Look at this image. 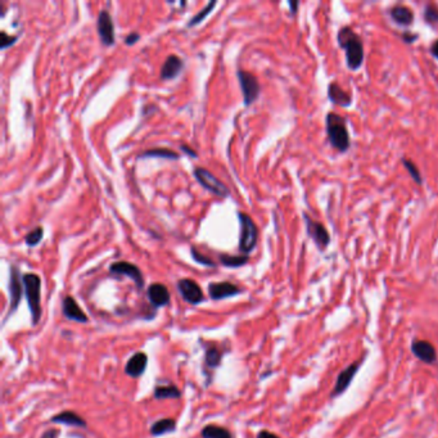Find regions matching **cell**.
<instances>
[{"label": "cell", "mask_w": 438, "mask_h": 438, "mask_svg": "<svg viewBox=\"0 0 438 438\" xmlns=\"http://www.w3.org/2000/svg\"><path fill=\"white\" fill-rule=\"evenodd\" d=\"M337 42L345 51L346 66L350 71L356 72L363 67L365 60V48L359 35L350 26H342L337 32Z\"/></svg>", "instance_id": "obj_1"}, {"label": "cell", "mask_w": 438, "mask_h": 438, "mask_svg": "<svg viewBox=\"0 0 438 438\" xmlns=\"http://www.w3.org/2000/svg\"><path fill=\"white\" fill-rule=\"evenodd\" d=\"M325 132L330 147L339 153H346L351 148V136L346 117L329 111L325 116Z\"/></svg>", "instance_id": "obj_2"}, {"label": "cell", "mask_w": 438, "mask_h": 438, "mask_svg": "<svg viewBox=\"0 0 438 438\" xmlns=\"http://www.w3.org/2000/svg\"><path fill=\"white\" fill-rule=\"evenodd\" d=\"M24 297L27 300L28 310L31 314V323L32 325L39 324L41 319V303H40V292H41V280L39 275L32 273L24 274Z\"/></svg>", "instance_id": "obj_3"}, {"label": "cell", "mask_w": 438, "mask_h": 438, "mask_svg": "<svg viewBox=\"0 0 438 438\" xmlns=\"http://www.w3.org/2000/svg\"><path fill=\"white\" fill-rule=\"evenodd\" d=\"M240 225V238H239V251L248 256L255 249L258 239V229L255 221L248 216L247 213H238Z\"/></svg>", "instance_id": "obj_4"}, {"label": "cell", "mask_w": 438, "mask_h": 438, "mask_svg": "<svg viewBox=\"0 0 438 438\" xmlns=\"http://www.w3.org/2000/svg\"><path fill=\"white\" fill-rule=\"evenodd\" d=\"M303 221H305V228L310 239L315 243L316 248L320 252H325L332 243V237L327 226L323 222L312 219L307 212H303Z\"/></svg>", "instance_id": "obj_5"}, {"label": "cell", "mask_w": 438, "mask_h": 438, "mask_svg": "<svg viewBox=\"0 0 438 438\" xmlns=\"http://www.w3.org/2000/svg\"><path fill=\"white\" fill-rule=\"evenodd\" d=\"M194 176L195 179L198 180V183L203 186L204 189H207L208 192L212 193L213 195H217V197H221V198H226L229 197L230 192H229L228 186L220 180L219 177H216L212 172H210L208 170L203 167H197L194 170Z\"/></svg>", "instance_id": "obj_6"}, {"label": "cell", "mask_w": 438, "mask_h": 438, "mask_svg": "<svg viewBox=\"0 0 438 438\" xmlns=\"http://www.w3.org/2000/svg\"><path fill=\"white\" fill-rule=\"evenodd\" d=\"M9 293H10V302H9V311L6 314V318L4 319L5 323L10 316L14 314L19 307L22 296L24 294V285L23 278H21V273L17 269V266L10 267V279H9Z\"/></svg>", "instance_id": "obj_7"}, {"label": "cell", "mask_w": 438, "mask_h": 438, "mask_svg": "<svg viewBox=\"0 0 438 438\" xmlns=\"http://www.w3.org/2000/svg\"><path fill=\"white\" fill-rule=\"evenodd\" d=\"M238 81H239L240 90L243 94L244 104L251 105L257 99L258 95H260V91H261L257 77L253 73L248 72V71L239 69L238 71Z\"/></svg>", "instance_id": "obj_8"}, {"label": "cell", "mask_w": 438, "mask_h": 438, "mask_svg": "<svg viewBox=\"0 0 438 438\" xmlns=\"http://www.w3.org/2000/svg\"><path fill=\"white\" fill-rule=\"evenodd\" d=\"M365 357H361L359 361H355L351 365L347 366L346 369H343L342 372L339 373L338 377H337L336 384H334V388L330 393V397L332 399H336V397L341 396L345 391H347V388L350 387V384L354 381L355 375L357 374V372L360 370L361 365H363Z\"/></svg>", "instance_id": "obj_9"}, {"label": "cell", "mask_w": 438, "mask_h": 438, "mask_svg": "<svg viewBox=\"0 0 438 438\" xmlns=\"http://www.w3.org/2000/svg\"><path fill=\"white\" fill-rule=\"evenodd\" d=\"M177 291L185 302L190 305H199L204 301V294L197 282L192 279H180L177 282Z\"/></svg>", "instance_id": "obj_10"}, {"label": "cell", "mask_w": 438, "mask_h": 438, "mask_svg": "<svg viewBox=\"0 0 438 438\" xmlns=\"http://www.w3.org/2000/svg\"><path fill=\"white\" fill-rule=\"evenodd\" d=\"M109 273L113 274V275L127 276V278H130L132 282L135 283V285L139 289L144 287V276H143V273H141V270L136 265L131 264V262H114V264H112L109 266Z\"/></svg>", "instance_id": "obj_11"}, {"label": "cell", "mask_w": 438, "mask_h": 438, "mask_svg": "<svg viewBox=\"0 0 438 438\" xmlns=\"http://www.w3.org/2000/svg\"><path fill=\"white\" fill-rule=\"evenodd\" d=\"M242 293L238 285L230 282H213L208 284V296L213 301H221Z\"/></svg>", "instance_id": "obj_12"}, {"label": "cell", "mask_w": 438, "mask_h": 438, "mask_svg": "<svg viewBox=\"0 0 438 438\" xmlns=\"http://www.w3.org/2000/svg\"><path fill=\"white\" fill-rule=\"evenodd\" d=\"M96 28L99 33L100 41L105 46H111L114 44V26L112 17L107 10H100L96 22Z\"/></svg>", "instance_id": "obj_13"}, {"label": "cell", "mask_w": 438, "mask_h": 438, "mask_svg": "<svg viewBox=\"0 0 438 438\" xmlns=\"http://www.w3.org/2000/svg\"><path fill=\"white\" fill-rule=\"evenodd\" d=\"M411 352L417 357L418 360L432 365L437 361V351L435 346L428 341H422V339H415L411 343Z\"/></svg>", "instance_id": "obj_14"}, {"label": "cell", "mask_w": 438, "mask_h": 438, "mask_svg": "<svg viewBox=\"0 0 438 438\" xmlns=\"http://www.w3.org/2000/svg\"><path fill=\"white\" fill-rule=\"evenodd\" d=\"M328 99L332 104L343 108H350L354 103V96L350 91L345 90L337 81H330L328 85Z\"/></svg>", "instance_id": "obj_15"}, {"label": "cell", "mask_w": 438, "mask_h": 438, "mask_svg": "<svg viewBox=\"0 0 438 438\" xmlns=\"http://www.w3.org/2000/svg\"><path fill=\"white\" fill-rule=\"evenodd\" d=\"M62 312L66 319L71 321H76L78 324H86L89 319L84 310L78 306L77 301L72 296H66L62 301Z\"/></svg>", "instance_id": "obj_16"}, {"label": "cell", "mask_w": 438, "mask_h": 438, "mask_svg": "<svg viewBox=\"0 0 438 438\" xmlns=\"http://www.w3.org/2000/svg\"><path fill=\"white\" fill-rule=\"evenodd\" d=\"M147 296L150 305H152L154 309L167 306L168 303H170V300H171V296H170V291H168V288L166 285L161 284V283H153V284H150L147 289Z\"/></svg>", "instance_id": "obj_17"}, {"label": "cell", "mask_w": 438, "mask_h": 438, "mask_svg": "<svg viewBox=\"0 0 438 438\" xmlns=\"http://www.w3.org/2000/svg\"><path fill=\"white\" fill-rule=\"evenodd\" d=\"M148 355L145 352H136L127 360L125 365V373L131 378H140L147 370Z\"/></svg>", "instance_id": "obj_18"}, {"label": "cell", "mask_w": 438, "mask_h": 438, "mask_svg": "<svg viewBox=\"0 0 438 438\" xmlns=\"http://www.w3.org/2000/svg\"><path fill=\"white\" fill-rule=\"evenodd\" d=\"M388 13H390L391 19L401 27H410L411 24L414 23V12L409 6L397 4V5L391 6Z\"/></svg>", "instance_id": "obj_19"}, {"label": "cell", "mask_w": 438, "mask_h": 438, "mask_svg": "<svg viewBox=\"0 0 438 438\" xmlns=\"http://www.w3.org/2000/svg\"><path fill=\"white\" fill-rule=\"evenodd\" d=\"M50 422L54 424H62V426L67 427H76V428H86L87 427V423L85 422L84 418L71 410L58 413L54 417L50 418Z\"/></svg>", "instance_id": "obj_20"}, {"label": "cell", "mask_w": 438, "mask_h": 438, "mask_svg": "<svg viewBox=\"0 0 438 438\" xmlns=\"http://www.w3.org/2000/svg\"><path fill=\"white\" fill-rule=\"evenodd\" d=\"M183 67V60L177 55H168L166 58L165 63L162 64V68H161V78L162 80H172L181 72Z\"/></svg>", "instance_id": "obj_21"}, {"label": "cell", "mask_w": 438, "mask_h": 438, "mask_svg": "<svg viewBox=\"0 0 438 438\" xmlns=\"http://www.w3.org/2000/svg\"><path fill=\"white\" fill-rule=\"evenodd\" d=\"M175 431H176V422L172 418H165V419L157 420L150 427V435L153 437L168 435V433H172Z\"/></svg>", "instance_id": "obj_22"}, {"label": "cell", "mask_w": 438, "mask_h": 438, "mask_svg": "<svg viewBox=\"0 0 438 438\" xmlns=\"http://www.w3.org/2000/svg\"><path fill=\"white\" fill-rule=\"evenodd\" d=\"M202 438H234L228 428L217 424H207L201 431Z\"/></svg>", "instance_id": "obj_23"}, {"label": "cell", "mask_w": 438, "mask_h": 438, "mask_svg": "<svg viewBox=\"0 0 438 438\" xmlns=\"http://www.w3.org/2000/svg\"><path fill=\"white\" fill-rule=\"evenodd\" d=\"M153 396L156 400H175L180 399L181 391L175 386V384H168V386H157L154 388Z\"/></svg>", "instance_id": "obj_24"}, {"label": "cell", "mask_w": 438, "mask_h": 438, "mask_svg": "<svg viewBox=\"0 0 438 438\" xmlns=\"http://www.w3.org/2000/svg\"><path fill=\"white\" fill-rule=\"evenodd\" d=\"M139 158H165V159H177L179 154L168 148H154L148 149L139 156Z\"/></svg>", "instance_id": "obj_25"}, {"label": "cell", "mask_w": 438, "mask_h": 438, "mask_svg": "<svg viewBox=\"0 0 438 438\" xmlns=\"http://www.w3.org/2000/svg\"><path fill=\"white\" fill-rule=\"evenodd\" d=\"M222 361V352L220 351L219 348L215 347V346H211L206 350V355H204V363L206 365L210 368V369H216L221 365Z\"/></svg>", "instance_id": "obj_26"}, {"label": "cell", "mask_w": 438, "mask_h": 438, "mask_svg": "<svg viewBox=\"0 0 438 438\" xmlns=\"http://www.w3.org/2000/svg\"><path fill=\"white\" fill-rule=\"evenodd\" d=\"M401 162L402 165H404V167L406 168V171L409 172L411 179H413V181L417 183L418 185H422V184H423V176H422V172H420L417 163L413 162L411 159L406 158V157H402Z\"/></svg>", "instance_id": "obj_27"}, {"label": "cell", "mask_w": 438, "mask_h": 438, "mask_svg": "<svg viewBox=\"0 0 438 438\" xmlns=\"http://www.w3.org/2000/svg\"><path fill=\"white\" fill-rule=\"evenodd\" d=\"M220 262L224 266L231 267H240L248 262V256H230V255H220Z\"/></svg>", "instance_id": "obj_28"}, {"label": "cell", "mask_w": 438, "mask_h": 438, "mask_svg": "<svg viewBox=\"0 0 438 438\" xmlns=\"http://www.w3.org/2000/svg\"><path fill=\"white\" fill-rule=\"evenodd\" d=\"M423 19L429 26H436L438 24V5L436 4H428L424 8Z\"/></svg>", "instance_id": "obj_29"}, {"label": "cell", "mask_w": 438, "mask_h": 438, "mask_svg": "<svg viewBox=\"0 0 438 438\" xmlns=\"http://www.w3.org/2000/svg\"><path fill=\"white\" fill-rule=\"evenodd\" d=\"M215 5H216V1H210V3H208L207 5L204 6L203 9L201 10V12L197 13V14H195L194 17H192V18H190V21L188 22V27H193V26H195V24L201 23V22L203 21V19L206 18V17H207L208 14H210L211 10L213 9V6H215Z\"/></svg>", "instance_id": "obj_30"}, {"label": "cell", "mask_w": 438, "mask_h": 438, "mask_svg": "<svg viewBox=\"0 0 438 438\" xmlns=\"http://www.w3.org/2000/svg\"><path fill=\"white\" fill-rule=\"evenodd\" d=\"M42 235H44V229L41 226H37L33 230H31L26 237H24V242L28 247H35L40 243V240L42 239Z\"/></svg>", "instance_id": "obj_31"}, {"label": "cell", "mask_w": 438, "mask_h": 438, "mask_svg": "<svg viewBox=\"0 0 438 438\" xmlns=\"http://www.w3.org/2000/svg\"><path fill=\"white\" fill-rule=\"evenodd\" d=\"M190 253H192V257L194 258L195 262H198V264L203 265V266H210V267L216 266V264H215V262H213L210 257L202 255L198 249H195L194 247H192V248H190Z\"/></svg>", "instance_id": "obj_32"}, {"label": "cell", "mask_w": 438, "mask_h": 438, "mask_svg": "<svg viewBox=\"0 0 438 438\" xmlns=\"http://www.w3.org/2000/svg\"><path fill=\"white\" fill-rule=\"evenodd\" d=\"M15 40H17V37L15 36H10V35H8V33L5 32V31H1V33H0V41H1L0 48L6 49L8 46L13 45L15 42Z\"/></svg>", "instance_id": "obj_33"}, {"label": "cell", "mask_w": 438, "mask_h": 438, "mask_svg": "<svg viewBox=\"0 0 438 438\" xmlns=\"http://www.w3.org/2000/svg\"><path fill=\"white\" fill-rule=\"evenodd\" d=\"M401 37H402V41L405 42V44L411 45V44H414V42L419 39V35L415 32H411V31H405V32L401 35Z\"/></svg>", "instance_id": "obj_34"}, {"label": "cell", "mask_w": 438, "mask_h": 438, "mask_svg": "<svg viewBox=\"0 0 438 438\" xmlns=\"http://www.w3.org/2000/svg\"><path fill=\"white\" fill-rule=\"evenodd\" d=\"M139 39H140V35L138 32H135V31H132V32H130L126 36L125 42H126V45H134L135 42L139 41Z\"/></svg>", "instance_id": "obj_35"}, {"label": "cell", "mask_w": 438, "mask_h": 438, "mask_svg": "<svg viewBox=\"0 0 438 438\" xmlns=\"http://www.w3.org/2000/svg\"><path fill=\"white\" fill-rule=\"evenodd\" d=\"M59 429L57 428H51L45 431V432L42 433L41 437L40 438H59Z\"/></svg>", "instance_id": "obj_36"}, {"label": "cell", "mask_w": 438, "mask_h": 438, "mask_svg": "<svg viewBox=\"0 0 438 438\" xmlns=\"http://www.w3.org/2000/svg\"><path fill=\"white\" fill-rule=\"evenodd\" d=\"M257 438H279V436H276L273 432H269V431H261V432H258Z\"/></svg>", "instance_id": "obj_37"}, {"label": "cell", "mask_w": 438, "mask_h": 438, "mask_svg": "<svg viewBox=\"0 0 438 438\" xmlns=\"http://www.w3.org/2000/svg\"><path fill=\"white\" fill-rule=\"evenodd\" d=\"M288 5H289V10H291L292 14H297L298 12V6H300V1H288Z\"/></svg>", "instance_id": "obj_38"}, {"label": "cell", "mask_w": 438, "mask_h": 438, "mask_svg": "<svg viewBox=\"0 0 438 438\" xmlns=\"http://www.w3.org/2000/svg\"><path fill=\"white\" fill-rule=\"evenodd\" d=\"M431 54L438 60V39L435 40V41L432 42V45H431Z\"/></svg>", "instance_id": "obj_39"}, {"label": "cell", "mask_w": 438, "mask_h": 438, "mask_svg": "<svg viewBox=\"0 0 438 438\" xmlns=\"http://www.w3.org/2000/svg\"><path fill=\"white\" fill-rule=\"evenodd\" d=\"M181 150H183V152H185L186 154H188V156H190V157H197V153H195V150H193L192 148H189L188 147V145H181Z\"/></svg>", "instance_id": "obj_40"}]
</instances>
